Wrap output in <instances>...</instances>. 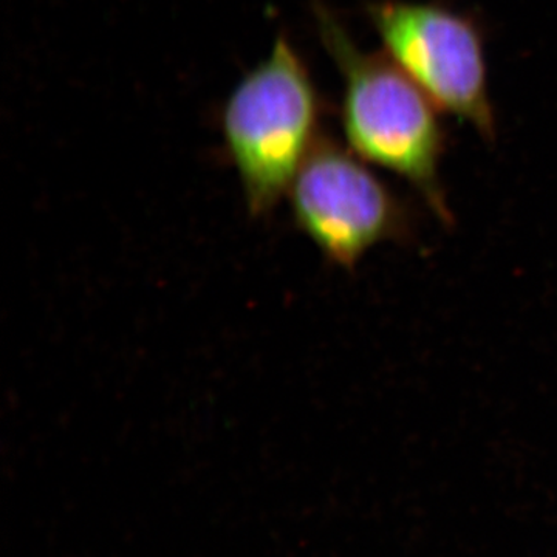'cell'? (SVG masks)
Here are the masks:
<instances>
[{"mask_svg": "<svg viewBox=\"0 0 557 557\" xmlns=\"http://www.w3.org/2000/svg\"><path fill=\"white\" fill-rule=\"evenodd\" d=\"M317 21L322 42L343 76L341 119L351 150L406 180L440 218L448 220L440 185L445 134L437 106L386 54L358 49L324 7H318Z\"/></svg>", "mask_w": 557, "mask_h": 557, "instance_id": "1", "label": "cell"}, {"mask_svg": "<svg viewBox=\"0 0 557 557\" xmlns=\"http://www.w3.org/2000/svg\"><path fill=\"white\" fill-rule=\"evenodd\" d=\"M319 98L287 36L231 91L222 115L226 150L252 214L276 207L318 141Z\"/></svg>", "mask_w": 557, "mask_h": 557, "instance_id": "2", "label": "cell"}, {"mask_svg": "<svg viewBox=\"0 0 557 557\" xmlns=\"http://www.w3.org/2000/svg\"><path fill=\"white\" fill-rule=\"evenodd\" d=\"M388 60L418 89L482 137L496 135L485 47L478 24L440 3L383 0L369 7Z\"/></svg>", "mask_w": 557, "mask_h": 557, "instance_id": "3", "label": "cell"}, {"mask_svg": "<svg viewBox=\"0 0 557 557\" xmlns=\"http://www.w3.org/2000/svg\"><path fill=\"white\" fill-rule=\"evenodd\" d=\"M296 223L325 259L354 269L410 233L408 208L354 150L319 138L288 189Z\"/></svg>", "mask_w": 557, "mask_h": 557, "instance_id": "4", "label": "cell"}]
</instances>
